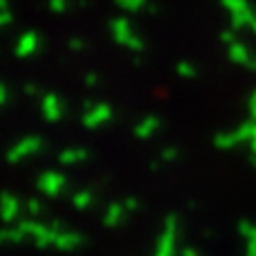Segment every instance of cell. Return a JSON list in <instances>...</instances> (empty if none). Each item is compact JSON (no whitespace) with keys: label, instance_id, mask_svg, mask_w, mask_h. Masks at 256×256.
I'll return each mask as SVG.
<instances>
[{"label":"cell","instance_id":"obj_8","mask_svg":"<svg viewBox=\"0 0 256 256\" xmlns=\"http://www.w3.org/2000/svg\"><path fill=\"white\" fill-rule=\"evenodd\" d=\"M128 216V209L124 204V200H115V202L108 204L106 214H104V225L106 227H120L122 222L126 220Z\"/></svg>","mask_w":256,"mask_h":256},{"label":"cell","instance_id":"obj_19","mask_svg":"<svg viewBox=\"0 0 256 256\" xmlns=\"http://www.w3.org/2000/svg\"><path fill=\"white\" fill-rule=\"evenodd\" d=\"M124 204H126L128 214H130V212H135V209L140 207V200H137V198H132V196H130V198H126V200H124Z\"/></svg>","mask_w":256,"mask_h":256},{"label":"cell","instance_id":"obj_2","mask_svg":"<svg viewBox=\"0 0 256 256\" xmlns=\"http://www.w3.org/2000/svg\"><path fill=\"white\" fill-rule=\"evenodd\" d=\"M178 236H180V216L178 214H168L162 222V232L158 236L153 256H180Z\"/></svg>","mask_w":256,"mask_h":256},{"label":"cell","instance_id":"obj_22","mask_svg":"<svg viewBox=\"0 0 256 256\" xmlns=\"http://www.w3.org/2000/svg\"><path fill=\"white\" fill-rule=\"evenodd\" d=\"M250 112H252V120H256V92L250 99Z\"/></svg>","mask_w":256,"mask_h":256},{"label":"cell","instance_id":"obj_23","mask_svg":"<svg viewBox=\"0 0 256 256\" xmlns=\"http://www.w3.org/2000/svg\"><path fill=\"white\" fill-rule=\"evenodd\" d=\"M248 245V252H245V256H256V243H245Z\"/></svg>","mask_w":256,"mask_h":256},{"label":"cell","instance_id":"obj_1","mask_svg":"<svg viewBox=\"0 0 256 256\" xmlns=\"http://www.w3.org/2000/svg\"><path fill=\"white\" fill-rule=\"evenodd\" d=\"M18 227L22 230L25 238H32V243H34L38 250L54 248L58 232L63 230L61 222H50L48 225V222H40L38 218H22V220L18 222Z\"/></svg>","mask_w":256,"mask_h":256},{"label":"cell","instance_id":"obj_14","mask_svg":"<svg viewBox=\"0 0 256 256\" xmlns=\"http://www.w3.org/2000/svg\"><path fill=\"white\" fill-rule=\"evenodd\" d=\"M0 238H2V243H22V240H25V234H22V230L16 222V227H4Z\"/></svg>","mask_w":256,"mask_h":256},{"label":"cell","instance_id":"obj_15","mask_svg":"<svg viewBox=\"0 0 256 256\" xmlns=\"http://www.w3.org/2000/svg\"><path fill=\"white\" fill-rule=\"evenodd\" d=\"M238 234L245 238V243H256V225L250 220H243L238 225Z\"/></svg>","mask_w":256,"mask_h":256},{"label":"cell","instance_id":"obj_24","mask_svg":"<svg viewBox=\"0 0 256 256\" xmlns=\"http://www.w3.org/2000/svg\"><path fill=\"white\" fill-rule=\"evenodd\" d=\"M7 104V88H2V106Z\"/></svg>","mask_w":256,"mask_h":256},{"label":"cell","instance_id":"obj_7","mask_svg":"<svg viewBox=\"0 0 256 256\" xmlns=\"http://www.w3.org/2000/svg\"><path fill=\"white\" fill-rule=\"evenodd\" d=\"M90 150L84 148V146H70V148H63L58 153V164L63 166H74V164H84L88 162Z\"/></svg>","mask_w":256,"mask_h":256},{"label":"cell","instance_id":"obj_6","mask_svg":"<svg viewBox=\"0 0 256 256\" xmlns=\"http://www.w3.org/2000/svg\"><path fill=\"white\" fill-rule=\"evenodd\" d=\"M84 243H86L84 234L72 230H61L56 236V243H54V250H58V252H76Z\"/></svg>","mask_w":256,"mask_h":256},{"label":"cell","instance_id":"obj_10","mask_svg":"<svg viewBox=\"0 0 256 256\" xmlns=\"http://www.w3.org/2000/svg\"><path fill=\"white\" fill-rule=\"evenodd\" d=\"M240 144H248V142H245L243 130H240V126L236 128V130L220 132V135L214 137V146H216V148H220V150H230V148H234V146H240Z\"/></svg>","mask_w":256,"mask_h":256},{"label":"cell","instance_id":"obj_16","mask_svg":"<svg viewBox=\"0 0 256 256\" xmlns=\"http://www.w3.org/2000/svg\"><path fill=\"white\" fill-rule=\"evenodd\" d=\"M34 48H36V40H34V36L32 34H27L25 38L18 43V48H16V52H18V56H27V54H32L34 52Z\"/></svg>","mask_w":256,"mask_h":256},{"label":"cell","instance_id":"obj_4","mask_svg":"<svg viewBox=\"0 0 256 256\" xmlns=\"http://www.w3.org/2000/svg\"><path fill=\"white\" fill-rule=\"evenodd\" d=\"M68 186V178L61 171H43L36 178V189L48 198H58Z\"/></svg>","mask_w":256,"mask_h":256},{"label":"cell","instance_id":"obj_21","mask_svg":"<svg viewBox=\"0 0 256 256\" xmlns=\"http://www.w3.org/2000/svg\"><path fill=\"white\" fill-rule=\"evenodd\" d=\"M180 256H200V254L196 252V250L191 248V245H186V248H182V250H180Z\"/></svg>","mask_w":256,"mask_h":256},{"label":"cell","instance_id":"obj_25","mask_svg":"<svg viewBox=\"0 0 256 256\" xmlns=\"http://www.w3.org/2000/svg\"><path fill=\"white\" fill-rule=\"evenodd\" d=\"M250 162H252V166L256 168V155H250Z\"/></svg>","mask_w":256,"mask_h":256},{"label":"cell","instance_id":"obj_3","mask_svg":"<svg viewBox=\"0 0 256 256\" xmlns=\"http://www.w3.org/2000/svg\"><path fill=\"white\" fill-rule=\"evenodd\" d=\"M40 148H43V140H40V137H36V135L22 137L20 142H16V144L9 146V150H7V162H9V164L25 162L27 158L36 155Z\"/></svg>","mask_w":256,"mask_h":256},{"label":"cell","instance_id":"obj_13","mask_svg":"<svg viewBox=\"0 0 256 256\" xmlns=\"http://www.w3.org/2000/svg\"><path fill=\"white\" fill-rule=\"evenodd\" d=\"M70 202H72V207H74V209L86 212V209L92 207L94 196H92V191H90V189H81V191H74V194H72Z\"/></svg>","mask_w":256,"mask_h":256},{"label":"cell","instance_id":"obj_9","mask_svg":"<svg viewBox=\"0 0 256 256\" xmlns=\"http://www.w3.org/2000/svg\"><path fill=\"white\" fill-rule=\"evenodd\" d=\"M18 216H20V200L16 198L14 194H2V220L4 225H12V222H20L18 220Z\"/></svg>","mask_w":256,"mask_h":256},{"label":"cell","instance_id":"obj_12","mask_svg":"<svg viewBox=\"0 0 256 256\" xmlns=\"http://www.w3.org/2000/svg\"><path fill=\"white\" fill-rule=\"evenodd\" d=\"M160 128H162V122H160L155 115H148L135 126V137L137 140H148V137H153Z\"/></svg>","mask_w":256,"mask_h":256},{"label":"cell","instance_id":"obj_11","mask_svg":"<svg viewBox=\"0 0 256 256\" xmlns=\"http://www.w3.org/2000/svg\"><path fill=\"white\" fill-rule=\"evenodd\" d=\"M40 110H43V117L48 122H58L63 117V104L56 94H45L43 97V104H40Z\"/></svg>","mask_w":256,"mask_h":256},{"label":"cell","instance_id":"obj_17","mask_svg":"<svg viewBox=\"0 0 256 256\" xmlns=\"http://www.w3.org/2000/svg\"><path fill=\"white\" fill-rule=\"evenodd\" d=\"M178 160H180V148H176V146H166V148H162V153H160V162L162 164L178 162Z\"/></svg>","mask_w":256,"mask_h":256},{"label":"cell","instance_id":"obj_5","mask_svg":"<svg viewBox=\"0 0 256 256\" xmlns=\"http://www.w3.org/2000/svg\"><path fill=\"white\" fill-rule=\"evenodd\" d=\"M112 117V108L108 104H97V106L88 108L81 117V124H84L88 130H94V128H102L106 122H110Z\"/></svg>","mask_w":256,"mask_h":256},{"label":"cell","instance_id":"obj_20","mask_svg":"<svg viewBox=\"0 0 256 256\" xmlns=\"http://www.w3.org/2000/svg\"><path fill=\"white\" fill-rule=\"evenodd\" d=\"M178 72H180L182 76H194L196 74L194 68H189V66H178Z\"/></svg>","mask_w":256,"mask_h":256},{"label":"cell","instance_id":"obj_18","mask_svg":"<svg viewBox=\"0 0 256 256\" xmlns=\"http://www.w3.org/2000/svg\"><path fill=\"white\" fill-rule=\"evenodd\" d=\"M25 209H27V216H30V218H38L40 214H43V204H40L36 198H30V200H27Z\"/></svg>","mask_w":256,"mask_h":256}]
</instances>
